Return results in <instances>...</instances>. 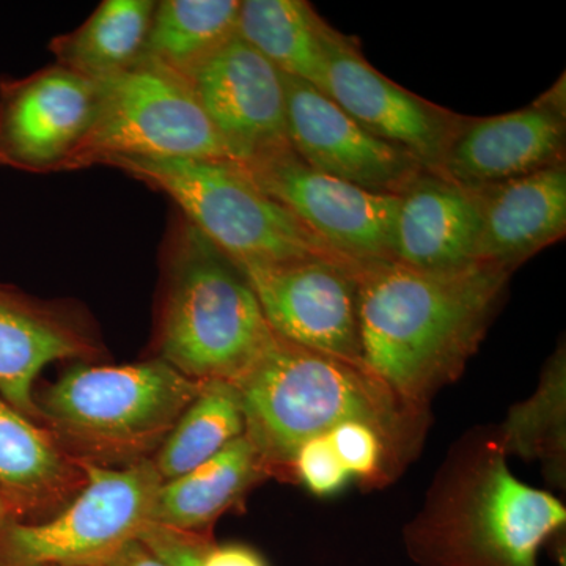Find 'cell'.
<instances>
[{
    "instance_id": "6da1fadb",
    "label": "cell",
    "mask_w": 566,
    "mask_h": 566,
    "mask_svg": "<svg viewBox=\"0 0 566 566\" xmlns=\"http://www.w3.org/2000/svg\"><path fill=\"white\" fill-rule=\"evenodd\" d=\"M510 274L485 263L455 271L416 270L395 260L357 264L364 367L427 409L482 344Z\"/></svg>"
},
{
    "instance_id": "7a4b0ae2",
    "label": "cell",
    "mask_w": 566,
    "mask_h": 566,
    "mask_svg": "<svg viewBox=\"0 0 566 566\" xmlns=\"http://www.w3.org/2000/svg\"><path fill=\"white\" fill-rule=\"evenodd\" d=\"M232 385L243 406L244 434L271 474H292L305 441L352 420L385 436L401 465L422 447L428 409L398 397L364 365L277 334Z\"/></svg>"
},
{
    "instance_id": "3957f363",
    "label": "cell",
    "mask_w": 566,
    "mask_h": 566,
    "mask_svg": "<svg viewBox=\"0 0 566 566\" xmlns=\"http://www.w3.org/2000/svg\"><path fill=\"white\" fill-rule=\"evenodd\" d=\"M497 433L464 436L453 447L405 545L417 566H538L543 545L566 523L551 493L521 482Z\"/></svg>"
},
{
    "instance_id": "277c9868",
    "label": "cell",
    "mask_w": 566,
    "mask_h": 566,
    "mask_svg": "<svg viewBox=\"0 0 566 566\" xmlns=\"http://www.w3.org/2000/svg\"><path fill=\"white\" fill-rule=\"evenodd\" d=\"M273 337L243 271L180 214L164 245L159 359L197 381L234 382Z\"/></svg>"
},
{
    "instance_id": "5b68a950",
    "label": "cell",
    "mask_w": 566,
    "mask_h": 566,
    "mask_svg": "<svg viewBox=\"0 0 566 566\" xmlns=\"http://www.w3.org/2000/svg\"><path fill=\"white\" fill-rule=\"evenodd\" d=\"M202 386L155 357L73 365L35 398L44 427L74 457L125 465L151 460Z\"/></svg>"
},
{
    "instance_id": "8992f818",
    "label": "cell",
    "mask_w": 566,
    "mask_h": 566,
    "mask_svg": "<svg viewBox=\"0 0 566 566\" xmlns=\"http://www.w3.org/2000/svg\"><path fill=\"white\" fill-rule=\"evenodd\" d=\"M114 167L164 193L182 218L237 263L327 259L349 263L275 202L234 159H161L117 156Z\"/></svg>"
},
{
    "instance_id": "52a82bcc",
    "label": "cell",
    "mask_w": 566,
    "mask_h": 566,
    "mask_svg": "<svg viewBox=\"0 0 566 566\" xmlns=\"http://www.w3.org/2000/svg\"><path fill=\"white\" fill-rule=\"evenodd\" d=\"M117 156L232 159L189 82L147 59L99 82L95 122L69 172Z\"/></svg>"
},
{
    "instance_id": "ba28073f",
    "label": "cell",
    "mask_w": 566,
    "mask_h": 566,
    "mask_svg": "<svg viewBox=\"0 0 566 566\" xmlns=\"http://www.w3.org/2000/svg\"><path fill=\"white\" fill-rule=\"evenodd\" d=\"M84 486L57 515L36 523L9 520L0 566H98L140 538L163 483L153 461L118 468L84 461Z\"/></svg>"
},
{
    "instance_id": "9c48e42d",
    "label": "cell",
    "mask_w": 566,
    "mask_h": 566,
    "mask_svg": "<svg viewBox=\"0 0 566 566\" xmlns=\"http://www.w3.org/2000/svg\"><path fill=\"white\" fill-rule=\"evenodd\" d=\"M241 166L342 259L356 264L392 260L398 196L368 192L318 172L292 147Z\"/></svg>"
},
{
    "instance_id": "30bf717a",
    "label": "cell",
    "mask_w": 566,
    "mask_h": 566,
    "mask_svg": "<svg viewBox=\"0 0 566 566\" xmlns=\"http://www.w3.org/2000/svg\"><path fill=\"white\" fill-rule=\"evenodd\" d=\"M324 95L368 133L415 156L430 172L442 164L468 117L406 91L368 63L359 43L327 24Z\"/></svg>"
},
{
    "instance_id": "8fae6325",
    "label": "cell",
    "mask_w": 566,
    "mask_h": 566,
    "mask_svg": "<svg viewBox=\"0 0 566 566\" xmlns=\"http://www.w3.org/2000/svg\"><path fill=\"white\" fill-rule=\"evenodd\" d=\"M237 264L274 334L363 365L354 277L357 264L327 259Z\"/></svg>"
},
{
    "instance_id": "7c38bea8",
    "label": "cell",
    "mask_w": 566,
    "mask_h": 566,
    "mask_svg": "<svg viewBox=\"0 0 566 566\" xmlns=\"http://www.w3.org/2000/svg\"><path fill=\"white\" fill-rule=\"evenodd\" d=\"M99 82L63 66L0 81V166L28 174L69 172L91 133Z\"/></svg>"
},
{
    "instance_id": "4fadbf2b",
    "label": "cell",
    "mask_w": 566,
    "mask_h": 566,
    "mask_svg": "<svg viewBox=\"0 0 566 566\" xmlns=\"http://www.w3.org/2000/svg\"><path fill=\"white\" fill-rule=\"evenodd\" d=\"M185 80L234 161L292 147L282 73L238 33Z\"/></svg>"
},
{
    "instance_id": "5bb4252c",
    "label": "cell",
    "mask_w": 566,
    "mask_h": 566,
    "mask_svg": "<svg viewBox=\"0 0 566 566\" xmlns=\"http://www.w3.org/2000/svg\"><path fill=\"white\" fill-rule=\"evenodd\" d=\"M282 76L290 145L318 172L368 192L400 196L427 170L408 151L368 133L314 85Z\"/></svg>"
},
{
    "instance_id": "9a60e30c",
    "label": "cell",
    "mask_w": 566,
    "mask_h": 566,
    "mask_svg": "<svg viewBox=\"0 0 566 566\" xmlns=\"http://www.w3.org/2000/svg\"><path fill=\"white\" fill-rule=\"evenodd\" d=\"M104 352L88 316L66 301H43L0 283V397L36 423V378L59 360L91 363Z\"/></svg>"
},
{
    "instance_id": "2e32d148",
    "label": "cell",
    "mask_w": 566,
    "mask_h": 566,
    "mask_svg": "<svg viewBox=\"0 0 566 566\" xmlns=\"http://www.w3.org/2000/svg\"><path fill=\"white\" fill-rule=\"evenodd\" d=\"M565 117L531 104L524 109L468 117L441 174L476 189L565 164Z\"/></svg>"
},
{
    "instance_id": "e0dca14e",
    "label": "cell",
    "mask_w": 566,
    "mask_h": 566,
    "mask_svg": "<svg viewBox=\"0 0 566 566\" xmlns=\"http://www.w3.org/2000/svg\"><path fill=\"white\" fill-rule=\"evenodd\" d=\"M476 192L442 174H420L398 196L392 260L422 271L472 266L479 251Z\"/></svg>"
},
{
    "instance_id": "ac0fdd59",
    "label": "cell",
    "mask_w": 566,
    "mask_h": 566,
    "mask_svg": "<svg viewBox=\"0 0 566 566\" xmlns=\"http://www.w3.org/2000/svg\"><path fill=\"white\" fill-rule=\"evenodd\" d=\"M474 191L482 219L476 262L513 273L565 237V164Z\"/></svg>"
},
{
    "instance_id": "d6986e66",
    "label": "cell",
    "mask_w": 566,
    "mask_h": 566,
    "mask_svg": "<svg viewBox=\"0 0 566 566\" xmlns=\"http://www.w3.org/2000/svg\"><path fill=\"white\" fill-rule=\"evenodd\" d=\"M85 483L84 461L0 397V499L11 521L36 523Z\"/></svg>"
},
{
    "instance_id": "ffe728a7",
    "label": "cell",
    "mask_w": 566,
    "mask_h": 566,
    "mask_svg": "<svg viewBox=\"0 0 566 566\" xmlns=\"http://www.w3.org/2000/svg\"><path fill=\"white\" fill-rule=\"evenodd\" d=\"M270 475L259 450L243 434L188 474L163 482L153 505L151 524L207 534L222 513Z\"/></svg>"
},
{
    "instance_id": "44dd1931",
    "label": "cell",
    "mask_w": 566,
    "mask_h": 566,
    "mask_svg": "<svg viewBox=\"0 0 566 566\" xmlns=\"http://www.w3.org/2000/svg\"><path fill=\"white\" fill-rule=\"evenodd\" d=\"M156 2L103 0L84 24L51 40L55 63L93 82L109 81L144 59Z\"/></svg>"
},
{
    "instance_id": "7402d4cb",
    "label": "cell",
    "mask_w": 566,
    "mask_h": 566,
    "mask_svg": "<svg viewBox=\"0 0 566 566\" xmlns=\"http://www.w3.org/2000/svg\"><path fill=\"white\" fill-rule=\"evenodd\" d=\"M327 22L304 0H243L237 33L285 76L326 84Z\"/></svg>"
},
{
    "instance_id": "603a6c76",
    "label": "cell",
    "mask_w": 566,
    "mask_h": 566,
    "mask_svg": "<svg viewBox=\"0 0 566 566\" xmlns=\"http://www.w3.org/2000/svg\"><path fill=\"white\" fill-rule=\"evenodd\" d=\"M238 13V0L156 2L144 59L186 77L237 35Z\"/></svg>"
},
{
    "instance_id": "cb8c5ba5",
    "label": "cell",
    "mask_w": 566,
    "mask_h": 566,
    "mask_svg": "<svg viewBox=\"0 0 566 566\" xmlns=\"http://www.w3.org/2000/svg\"><path fill=\"white\" fill-rule=\"evenodd\" d=\"M245 431L243 406L237 387L229 381H203L196 400L156 450L151 461L163 482L188 474L218 455Z\"/></svg>"
},
{
    "instance_id": "d4e9b609",
    "label": "cell",
    "mask_w": 566,
    "mask_h": 566,
    "mask_svg": "<svg viewBox=\"0 0 566 566\" xmlns=\"http://www.w3.org/2000/svg\"><path fill=\"white\" fill-rule=\"evenodd\" d=\"M566 357L562 345L543 371L538 389L516 405L501 428L497 439L506 455L515 453L545 465L546 475L565 483L566 452Z\"/></svg>"
},
{
    "instance_id": "484cf974",
    "label": "cell",
    "mask_w": 566,
    "mask_h": 566,
    "mask_svg": "<svg viewBox=\"0 0 566 566\" xmlns=\"http://www.w3.org/2000/svg\"><path fill=\"white\" fill-rule=\"evenodd\" d=\"M327 436L348 474L367 485H385L403 468L385 436L370 424L352 420L337 424Z\"/></svg>"
},
{
    "instance_id": "4316f807",
    "label": "cell",
    "mask_w": 566,
    "mask_h": 566,
    "mask_svg": "<svg viewBox=\"0 0 566 566\" xmlns=\"http://www.w3.org/2000/svg\"><path fill=\"white\" fill-rule=\"evenodd\" d=\"M292 474L319 497L340 493L352 479L327 434L308 439L297 449Z\"/></svg>"
},
{
    "instance_id": "83f0119b",
    "label": "cell",
    "mask_w": 566,
    "mask_h": 566,
    "mask_svg": "<svg viewBox=\"0 0 566 566\" xmlns=\"http://www.w3.org/2000/svg\"><path fill=\"white\" fill-rule=\"evenodd\" d=\"M140 539L169 566H202L205 553L212 545L207 534H189L158 524H148Z\"/></svg>"
},
{
    "instance_id": "f1b7e54d",
    "label": "cell",
    "mask_w": 566,
    "mask_h": 566,
    "mask_svg": "<svg viewBox=\"0 0 566 566\" xmlns=\"http://www.w3.org/2000/svg\"><path fill=\"white\" fill-rule=\"evenodd\" d=\"M202 566H268L256 551L243 545H211L202 558Z\"/></svg>"
},
{
    "instance_id": "f546056e",
    "label": "cell",
    "mask_w": 566,
    "mask_h": 566,
    "mask_svg": "<svg viewBox=\"0 0 566 566\" xmlns=\"http://www.w3.org/2000/svg\"><path fill=\"white\" fill-rule=\"evenodd\" d=\"M98 566H169L140 538L133 539Z\"/></svg>"
},
{
    "instance_id": "4dcf8cb0",
    "label": "cell",
    "mask_w": 566,
    "mask_h": 566,
    "mask_svg": "<svg viewBox=\"0 0 566 566\" xmlns=\"http://www.w3.org/2000/svg\"><path fill=\"white\" fill-rule=\"evenodd\" d=\"M535 104L536 106L545 107V109L566 118L565 76H562V81L558 80L549 91L543 93V95L536 99Z\"/></svg>"
},
{
    "instance_id": "1f68e13d",
    "label": "cell",
    "mask_w": 566,
    "mask_h": 566,
    "mask_svg": "<svg viewBox=\"0 0 566 566\" xmlns=\"http://www.w3.org/2000/svg\"><path fill=\"white\" fill-rule=\"evenodd\" d=\"M9 510H7L6 504H3L2 499H0V536H2L3 527L9 523Z\"/></svg>"
}]
</instances>
